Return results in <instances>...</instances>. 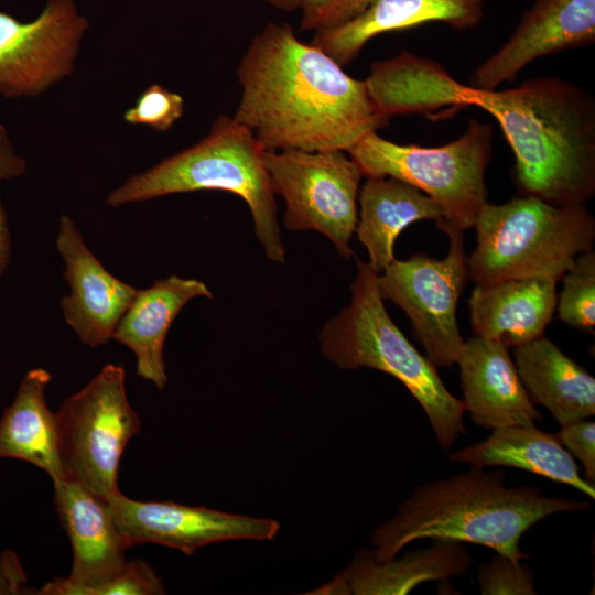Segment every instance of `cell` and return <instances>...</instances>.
I'll list each match as a JSON object with an SVG mask.
<instances>
[{
    "mask_svg": "<svg viewBox=\"0 0 595 595\" xmlns=\"http://www.w3.org/2000/svg\"><path fill=\"white\" fill-rule=\"evenodd\" d=\"M241 88L234 119L266 150L348 151L387 126L365 80L349 76L288 23H267L237 67Z\"/></svg>",
    "mask_w": 595,
    "mask_h": 595,
    "instance_id": "1",
    "label": "cell"
},
{
    "mask_svg": "<svg viewBox=\"0 0 595 595\" xmlns=\"http://www.w3.org/2000/svg\"><path fill=\"white\" fill-rule=\"evenodd\" d=\"M472 106L499 123L516 159L522 195L555 205H585L595 195V97L576 83L541 76L519 86L479 90Z\"/></svg>",
    "mask_w": 595,
    "mask_h": 595,
    "instance_id": "2",
    "label": "cell"
},
{
    "mask_svg": "<svg viewBox=\"0 0 595 595\" xmlns=\"http://www.w3.org/2000/svg\"><path fill=\"white\" fill-rule=\"evenodd\" d=\"M589 507L587 500L545 496L541 487L507 486L501 468L470 466L418 485L369 540L378 562L397 556L411 542L442 539L480 544L520 563L529 559L520 540L532 526L555 513Z\"/></svg>",
    "mask_w": 595,
    "mask_h": 595,
    "instance_id": "3",
    "label": "cell"
},
{
    "mask_svg": "<svg viewBox=\"0 0 595 595\" xmlns=\"http://www.w3.org/2000/svg\"><path fill=\"white\" fill-rule=\"evenodd\" d=\"M351 299L320 333L322 353L342 370L370 368L398 379L426 414L439 445L448 451L466 433L465 405L445 387L436 367L421 355L391 320L377 275L356 261Z\"/></svg>",
    "mask_w": 595,
    "mask_h": 595,
    "instance_id": "4",
    "label": "cell"
},
{
    "mask_svg": "<svg viewBox=\"0 0 595 595\" xmlns=\"http://www.w3.org/2000/svg\"><path fill=\"white\" fill-rule=\"evenodd\" d=\"M266 149L234 117H217L197 143L131 176L106 198L112 207L202 190L229 192L251 213L256 236L268 259L285 261L275 194L264 164Z\"/></svg>",
    "mask_w": 595,
    "mask_h": 595,
    "instance_id": "5",
    "label": "cell"
},
{
    "mask_svg": "<svg viewBox=\"0 0 595 595\" xmlns=\"http://www.w3.org/2000/svg\"><path fill=\"white\" fill-rule=\"evenodd\" d=\"M474 227L476 247L467 269L479 285L534 277L558 281L595 240V219L585 205H555L530 195L487 202Z\"/></svg>",
    "mask_w": 595,
    "mask_h": 595,
    "instance_id": "6",
    "label": "cell"
},
{
    "mask_svg": "<svg viewBox=\"0 0 595 595\" xmlns=\"http://www.w3.org/2000/svg\"><path fill=\"white\" fill-rule=\"evenodd\" d=\"M493 127L472 118L464 132L441 147L399 144L372 131L347 153L363 176H390L409 183L443 209L436 226L474 227L487 203L486 170L493 154Z\"/></svg>",
    "mask_w": 595,
    "mask_h": 595,
    "instance_id": "7",
    "label": "cell"
},
{
    "mask_svg": "<svg viewBox=\"0 0 595 595\" xmlns=\"http://www.w3.org/2000/svg\"><path fill=\"white\" fill-rule=\"evenodd\" d=\"M57 447L66 479L104 498L117 494L122 452L141 422L131 408L121 366L108 364L56 412Z\"/></svg>",
    "mask_w": 595,
    "mask_h": 595,
    "instance_id": "8",
    "label": "cell"
},
{
    "mask_svg": "<svg viewBox=\"0 0 595 595\" xmlns=\"http://www.w3.org/2000/svg\"><path fill=\"white\" fill-rule=\"evenodd\" d=\"M274 194L283 197L284 227L326 236L342 258L354 256L363 173L346 151H264Z\"/></svg>",
    "mask_w": 595,
    "mask_h": 595,
    "instance_id": "9",
    "label": "cell"
},
{
    "mask_svg": "<svg viewBox=\"0 0 595 595\" xmlns=\"http://www.w3.org/2000/svg\"><path fill=\"white\" fill-rule=\"evenodd\" d=\"M450 240L446 257L437 260L418 253L394 259L377 282L383 300L397 304L410 318L413 335L436 368L457 364L465 340L456 320L462 291L469 278L464 250V231L440 226Z\"/></svg>",
    "mask_w": 595,
    "mask_h": 595,
    "instance_id": "10",
    "label": "cell"
},
{
    "mask_svg": "<svg viewBox=\"0 0 595 595\" xmlns=\"http://www.w3.org/2000/svg\"><path fill=\"white\" fill-rule=\"evenodd\" d=\"M87 29L73 0H47L29 22L0 11V94L39 96L72 75Z\"/></svg>",
    "mask_w": 595,
    "mask_h": 595,
    "instance_id": "11",
    "label": "cell"
},
{
    "mask_svg": "<svg viewBox=\"0 0 595 595\" xmlns=\"http://www.w3.org/2000/svg\"><path fill=\"white\" fill-rule=\"evenodd\" d=\"M106 500L129 548L139 543H155L192 555L215 542L272 540L280 528L272 519L172 501H139L126 497L121 491Z\"/></svg>",
    "mask_w": 595,
    "mask_h": 595,
    "instance_id": "12",
    "label": "cell"
},
{
    "mask_svg": "<svg viewBox=\"0 0 595 595\" xmlns=\"http://www.w3.org/2000/svg\"><path fill=\"white\" fill-rule=\"evenodd\" d=\"M54 501L73 548L69 576L43 585L39 595H93L127 566L129 549L117 527L106 498L80 484L54 483Z\"/></svg>",
    "mask_w": 595,
    "mask_h": 595,
    "instance_id": "13",
    "label": "cell"
},
{
    "mask_svg": "<svg viewBox=\"0 0 595 595\" xmlns=\"http://www.w3.org/2000/svg\"><path fill=\"white\" fill-rule=\"evenodd\" d=\"M595 43V0H533L510 36L470 76V87L494 90L533 61Z\"/></svg>",
    "mask_w": 595,
    "mask_h": 595,
    "instance_id": "14",
    "label": "cell"
},
{
    "mask_svg": "<svg viewBox=\"0 0 595 595\" xmlns=\"http://www.w3.org/2000/svg\"><path fill=\"white\" fill-rule=\"evenodd\" d=\"M56 247L71 294L61 301L66 323L90 346L106 345L138 290L113 277L86 246L75 223L62 216Z\"/></svg>",
    "mask_w": 595,
    "mask_h": 595,
    "instance_id": "15",
    "label": "cell"
},
{
    "mask_svg": "<svg viewBox=\"0 0 595 595\" xmlns=\"http://www.w3.org/2000/svg\"><path fill=\"white\" fill-rule=\"evenodd\" d=\"M457 364L465 410L476 425L493 430L542 420L501 342L475 335L465 342Z\"/></svg>",
    "mask_w": 595,
    "mask_h": 595,
    "instance_id": "16",
    "label": "cell"
},
{
    "mask_svg": "<svg viewBox=\"0 0 595 595\" xmlns=\"http://www.w3.org/2000/svg\"><path fill=\"white\" fill-rule=\"evenodd\" d=\"M472 565L468 549L454 540L434 539L429 548L382 562L361 549L346 570L310 594L404 595L425 582L465 575Z\"/></svg>",
    "mask_w": 595,
    "mask_h": 595,
    "instance_id": "17",
    "label": "cell"
},
{
    "mask_svg": "<svg viewBox=\"0 0 595 595\" xmlns=\"http://www.w3.org/2000/svg\"><path fill=\"white\" fill-rule=\"evenodd\" d=\"M483 17L484 0H374L351 21L315 32L310 43L345 66L376 35L428 22L464 31L476 28Z\"/></svg>",
    "mask_w": 595,
    "mask_h": 595,
    "instance_id": "18",
    "label": "cell"
},
{
    "mask_svg": "<svg viewBox=\"0 0 595 595\" xmlns=\"http://www.w3.org/2000/svg\"><path fill=\"white\" fill-rule=\"evenodd\" d=\"M556 282L534 277L476 284L468 301L475 335L508 348L544 335L556 309Z\"/></svg>",
    "mask_w": 595,
    "mask_h": 595,
    "instance_id": "19",
    "label": "cell"
},
{
    "mask_svg": "<svg viewBox=\"0 0 595 595\" xmlns=\"http://www.w3.org/2000/svg\"><path fill=\"white\" fill-rule=\"evenodd\" d=\"M365 83L376 111L386 119L468 107L474 94L440 63L405 51L372 63Z\"/></svg>",
    "mask_w": 595,
    "mask_h": 595,
    "instance_id": "20",
    "label": "cell"
},
{
    "mask_svg": "<svg viewBox=\"0 0 595 595\" xmlns=\"http://www.w3.org/2000/svg\"><path fill=\"white\" fill-rule=\"evenodd\" d=\"M213 299L207 285L196 279L171 275L138 290L119 321L113 339L137 358V375L164 389L167 376L163 348L167 332L185 304L195 298Z\"/></svg>",
    "mask_w": 595,
    "mask_h": 595,
    "instance_id": "21",
    "label": "cell"
},
{
    "mask_svg": "<svg viewBox=\"0 0 595 595\" xmlns=\"http://www.w3.org/2000/svg\"><path fill=\"white\" fill-rule=\"evenodd\" d=\"M448 459L479 468L523 469L566 484L595 498L594 484L581 476L575 458L555 434L544 432L534 424L493 429L485 440L451 453Z\"/></svg>",
    "mask_w": 595,
    "mask_h": 595,
    "instance_id": "22",
    "label": "cell"
},
{
    "mask_svg": "<svg viewBox=\"0 0 595 595\" xmlns=\"http://www.w3.org/2000/svg\"><path fill=\"white\" fill-rule=\"evenodd\" d=\"M513 363L532 402L562 426L595 414V379L544 335L515 347Z\"/></svg>",
    "mask_w": 595,
    "mask_h": 595,
    "instance_id": "23",
    "label": "cell"
},
{
    "mask_svg": "<svg viewBox=\"0 0 595 595\" xmlns=\"http://www.w3.org/2000/svg\"><path fill=\"white\" fill-rule=\"evenodd\" d=\"M355 232L366 248L368 266L382 272L396 258L394 242L412 223L443 219L442 207L418 187L390 176L367 177L359 190Z\"/></svg>",
    "mask_w": 595,
    "mask_h": 595,
    "instance_id": "24",
    "label": "cell"
},
{
    "mask_svg": "<svg viewBox=\"0 0 595 595\" xmlns=\"http://www.w3.org/2000/svg\"><path fill=\"white\" fill-rule=\"evenodd\" d=\"M51 374L29 370L0 419V457L22 459L43 469L53 483L66 479L57 447L56 413L45 402Z\"/></svg>",
    "mask_w": 595,
    "mask_h": 595,
    "instance_id": "25",
    "label": "cell"
},
{
    "mask_svg": "<svg viewBox=\"0 0 595 595\" xmlns=\"http://www.w3.org/2000/svg\"><path fill=\"white\" fill-rule=\"evenodd\" d=\"M558 316L566 325L593 333L595 326V252L585 251L562 277Z\"/></svg>",
    "mask_w": 595,
    "mask_h": 595,
    "instance_id": "26",
    "label": "cell"
},
{
    "mask_svg": "<svg viewBox=\"0 0 595 595\" xmlns=\"http://www.w3.org/2000/svg\"><path fill=\"white\" fill-rule=\"evenodd\" d=\"M184 115V99L161 85L153 84L143 90L123 120L130 125H145L155 131H167Z\"/></svg>",
    "mask_w": 595,
    "mask_h": 595,
    "instance_id": "27",
    "label": "cell"
},
{
    "mask_svg": "<svg viewBox=\"0 0 595 595\" xmlns=\"http://www.w3.org/2000/svg\"><path fill=\"white\" fill-rule=\"evenodd\" d=\"M476 581L482 595L537 594L530 567L499 553L478 566Z\"/></svg>",
    "mask_w": 595,
    "mask_h": 595,
    "instance_id": "28",
    "label": "cell"
},
{
    "mask_svg": "<svg viewBox=\"0 0 595 595\" xmlns=\"http://www.w3.org/2000/svg\"><path fill=\"white\" fill-rule=\"evenodd\" d=\"M374 0H302L301 32L324 31L361 14Z\"/></svg>",
    "mask_w": 595,
    "mask_h": 595,
    "instance_id": "29",
    "label": "cell"
},
{
    "mask_svg": "<svg viewBox=\"0 0 595 595\" xmlns=\"http://www.w3.org/2000/svg\"><path fill=\"white\" fill-rule=\"evenodd\" d=\"M165 593V586L153 569L141 560H132L117 577L99 586L93 595H160Z\"/></svg>",
    "mask_w": 595,
    "mask_h": 595,
    "instance_id": "30",
    "label": "cell"
},
{
    "mask_svg": "<svg viewBox=\"0 0 595 595\" xmlns=\"http://www.w3.org/2000/svg\"><path fill=\"white\" fill-rule=\"evenodd\" d=\"M562 446L577 458L585 472L586 480L595 483V422L586 419L561 426L554 433Z\"/></svg>",
    "mask_w": 595,
    "mask_h": 595,
    "instance_id": "31",
    "label": "cell"
},
{
    "mask_svg": "<svg viewBox=\"0 0 595 595\" xmlns=\"http://www.w3.org/2000/svg\"><path fill=\"white\" fill-rule=\"evenodd\" d=\"M25 161L14 152L7 129L0 123V182L19 177L25 172ZM10 259V234L4 208L0 201V275Z\"/></svg>",
    "mask_w": 595,
    "mask_h": 595,
    "instance_id": "32",
    "label": "cell"
},
{
    "mask_svg": "<svg viewBox=\"0 0 595 595\" xmlns=\"http://www.w3.org/2000/svg\"><path fill=\"white\" fill-rule=\"evenodd\" d=\"M28 577L13 550H0V595L25 594Z\"/></svg>",
    "mask_w": 595,
    "mask_h": 595,
    "instance_id": "33",
    "label": "cell"
},
{
    "mask_svg": "<svg viewBox=\"0 0 595 595\" xmlns=\"http://www.w3.org/2000/svg\"><path fill=\"white\" fill-rule=\"evenodd\" d=\"M284 12H293L301 8L302 0H260Z\"/></svg>",
    "mask_w": 595,
    "mask_h": 595,
    "instance_id": "34",
    "label": "cell"
}]
</instances>
